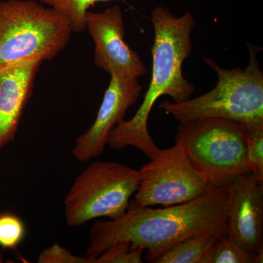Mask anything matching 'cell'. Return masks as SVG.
<instances>
[{"mask_svg": "<svg viewBox=\"0 0 263 263\" xmlns=\"http://www.w3.org/2000/svg\"><path fill=\"white\" fill-rule=\"evenodd\" d=\"M228 202L226 186L212 188L191 201L159 209L138 207L132 201L121 217L95 221L86 257L94 263L114 243L128 241L146 250L145 259L155 262L172 246L194 235L222 238L228 232Z\"/></svg>", "mask_w": 263, "mask_h": 263, "instance_id": "obj_1", "label": "cell"}, {"mask_svg": "<svg viewBox=\"0 0 263 263\" xmlns=\"http://www.w3.org/2000/svg\"><path fill=\"white\" fill-rule=\"evenodd\" d=\"M155 41L152 48V74L144 100L130 120L119 122L109 134L107 145L115 150L133 146L149 160L160 148L149 134L148 118L157 99L168 95L174 103L189 100L195 87L183 75V63L191 57V34L195 19L190 12L176 17L160 6L152 13Z\"/></svg>", "mask_w": 263, "mask_h": 263, "instance_id": "obj_2", "label": "cell"}, {"mask_svg": "<svg viewBox=\"0 0 263 263\" xmlns=\"http://www.w3.org/2000/svg\"><path fill=\"white\" fill-rule=\"evenodd\" d=\"M248 47L249 60L245 70L224 69L204 57V62L217 74L215 87L181 103L164 101L159 108L179 122L209 118L230 119L243 125L263 122V72L257 60L260 49L251 43Z\"/></svg>", "mask_w": 263, "mask_h": 263, "instance_id": "obj_3", "label": "cell"}, {"mask_svg": "<svg viewBox=\"0 0 263 263\" xmlns=\"http://www.w3.org/2000/svg\"><path fill=\"white\" fill-rule=\"evenodd\" d=\"M72 32L63 16L40 2H0V70L29 60L51 61Z\"/></svg>", "mask_w": 263, "mask_h": 263, "instance_id": "obj_4", "label": "cell"}, {"mask_svg": "<svg viewBox=\"0 0 263 263\" xmlns=\"http://www.w3.org/2000/svg\"><path fill=\"white\" fill-rule=\"evenodd\" d=\"M176 142L214 187L227 186L249 171L245 128L236 121L209 118L180 122Z\"/></svg>", "mask_w": 263, "mask_h": 263, "instance_id": "obj_5", "label": "cell"}, {"mask_svg": "<svg viewBox=\"0 0 263 263\" xmlns=\"http://www.w3.org/2000/svg\"><path fill=\"white\" fill-rule=\"evenodd\" d=\"M139 181V171L129 166L108 161L90 164L76 178L64 200L66 223L77 228L92 219L121 217Z\"/></svg>", "mask_w": 263, "mask_h": 263, "instance_id": "obj_6", "label": "cell"}, {"mask_svg": "<svg viewBox=\"0 0 263 263\" xmlns=\"http://www.w3.org/2000/svg\"><path fill=\"white\" fill-rule=\"evenodd\" d=\"M150 160L138 171L139 184L133 200L137 206L184 203L214 188L178 142L171 148H160Z\"/></svg>", "mask_w": 263, "mask_h": 263, "instance_id": "obj_7", "label": "cell"}, {"mask_svg": "<svg viewBox=\"0 0 263 263\" xmlns=\"http://www.w3.org/2000/svg\"><path fill=\"white\" fill-rule=\"evenodd\" d=\"M86 29L95 43V65L110 76L139 78L148 70L137 52L124 41L122 10L118 5L103 12L88 11Z\"/></svg>", "mask_w": 263, "mask_h": 263, "instance_id": "obj_8", "label": "cell"}, {"mask_svg": "<svg viewBox=\"0 0 263 263\" xmlns=\"http://www.w3.org/2000/svg\"><path fill=\"white\" fill-rule=\"evenodd\" d=\"M229 193L227 235L254 254L263 252V181L252 171L227 185Z\"/></svg>", "mask_w": 263, "mask_h": 263, "instance_id": "obj_9", "label": "cell"}, {"mask_svg": "<svg viewBox=\"0 0 263 263\" xmlns=\"http://www.w3.org/2000/svg\"><path fill=\"white\" fill-rule=\"evenodd\" d=\"M138 79L110 76L94 123L76 138L72 154L79 162L86 163L103 153L110 131L124 119L128 109L138 101L141 94L143 88Z\"/></svg>", "mask_w": 263, "mask_h": 263, "instance_id": "obj_10", "label": "cell"}, {"mask_svg": "<svg viewBox=\"0 0 263 263\" xmlns=\"http://www.w3.org/2000/svg\"><path fill=\"white\" fill-rule=\"evenodd\" d=\"M42 63L29 60L0 70V150L15 139Z\"/></svg>", "mask_w": 263, "mask_h": 263, "instance_id": "obj_11", "label": "cell"}, {"mask_svg": "<svg viewBox=\"0 0 263 263\" xmlns=\"http://www.w3.org/2000/svg\"><path fill=\"white\" fill-rule=\"evenodd\" d=\"M216 239L211 234L194 235L172 246L155 263H208L209 251Z\"/></svg>", "mask_w": 263, "mask_h": 263, "instance_id": "obj_12", "label": "cell"}, {"mask_svg": "<svg viewBox=\"0 0 263 263\" xmlns=\"http://www.w3.org/2000/svg\"><path fill=\"white\" fill-rule=\"evenodd\" d=\"M109 1L112 0H39L41 4L63 16L74 32L86 30V15L91 6L98 3Z\"/></svg>", "mask_w": 263, "mask_h": 263, "instance_id": "obj_13", "label": "cell"}, {"mask_svg": "<svg viewBox=\"0 0 263 263\" xmlns=\"http://www.w3.org/2000/svg\"><path fill=\"white\" fill-rule=\"evenodd\" d=\"M263 252L254 254L247 252L228 235L217 238L209 251L208 263H262Z\"/></svg>", "mask_w": 263, "mask_h": 263, "instance_id": "obj_14", "label": "cell"}, {"mask_svg": "<svg viewBox=\"0 0 263 263\" xmlns=\"http://www.w3.org/2000/svg\"><path fill=\"white\" fill-rule=\"evenodd\" d=\"M246 133V160L249 171L263 181V122L243 125Z\"/></svg>", "mask_w": 263, "mask_h": 263, "instance_id": "obj_15", "label": "cell"}, {"mask_svg": "<svg viewBox=\"0 0 263 263\" xmlns=\"http://www.w3.org/2000/svg\"><path fill=\"white\" fill-rule=\"evenodd\" d=\"M143 251L130 242L119 241L104 251L94 259V263H141Z\"/></svg>", "mask_w": 263, "mask_h": 263, "instance_id": "obj_16", "label": "cell"}, {"mask_svg": "<svg viewBox=\"0 0 263 263\" xmlns=\"http://www.w3.org/2000/svg\"><path fill=\"white\" fill-rule=\"evenodd\" d=\"M23 221L15 214H0V246L3 248H16L25 236Z\"/></svg>", "mask_w": 263, "mask_h": 263, "instance_id": "obj_17", "label": "cell"}, {"mask_svg": "<svg viewBox=\"0 0 263 263\" xmlns=\"http://www.w3.org/2000/svg\"><path fill=\"white\" fill-rule=\"evenodd\" d=\"M38 263H93L91 259L78 257L70 250L54 243L43 250L37 258Z\"/></svg>", "mask_w": 263, "mask_h": 263, "instance_id": "obj_18", "label": "cell"}, {"mask_svg": "<svg viewBox=\"0 0 263 263\" xmlns=\"http://www.w3.org/2000/svg\"><path fill=\"white\" fill-rule=\"evenodd\" d=\"M3 260H4V259H3V255H2V254H0V263L4 262V261Z\"/></svg>", "mask_w": 263, "mask_h": 263, "instance_id": "obj_19", "label": "cell"}]
</instances>
